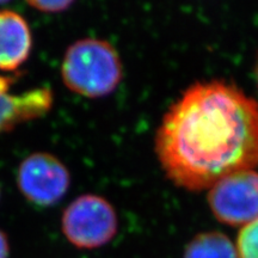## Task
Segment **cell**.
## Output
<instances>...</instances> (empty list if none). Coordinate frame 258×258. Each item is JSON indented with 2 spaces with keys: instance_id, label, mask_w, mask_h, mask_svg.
<instances>
[{
  "instance_id": "8fae6325",
  "label": "cell",
  "mask_w": 258,
  "mask_h": 258,
  "mask_svg": "<svg viewBox=\"0 0 258 258\" xmlns=\"http://www.w3.org/2000/svg\"><path fill=\"white\" fill-rule=\"evenodd\" d=\"M0 258H9L8 238L2 231H0Z\"/></svg>"
},
{
  "instance_id": "52a82bcc",
  "label": "cell",
  "mask_w": 258,
  "mask_h": 258,
  "mask_svg": "<svg viewBox=\"0 0 258 258\" xmlns=\"http://www.w3.org/2000/svg\"><path fill=\"white\" fill-rule=\"evenodd\" d=\"M31 44L25 19L14 11H0V70H17L28 59Z\"/></svg>"
},
{
  "instance_id": "ba28073f",
  "label": "cell",
  "mask_w": 258,
  "mask_h": 258,
  "mask_svg": "<svg viewBox=\"0 0 258 258\" xmlns=\"http://www.w3.org/2000/svg\"><path fill=\"white\" fill-rule=\"evenodd\" d=\"M183 258H238L235 245L221 232H203L185 246Z\"/></svg>"
},
{
  "instance_id": "5b68a950",
  "label": "cell",
  "mask_w": 258,
  "mask_h": 258,
  "mask_svg": "<svg viewBox=\"0 0 258 258\" xmlns=\"http://www.w3.org/2000/svg\"><path fill=\"white\" fill-rule=\"evenodd\" d=\"M18 186L30 202L49 207L59 202L69 190L70 173L51 154L35 153L19 166Z\"/></svg>"
},
{
  "instance_id": "277c9868",
  "label": "cell",
  "mask_w": 258,
  "mask_h": 258,
  "mask_svg": "<svg viewBox=\"0 0 258 258\" xmlns=\"http://www.w3.org/2000/svg\"><path fill=\"white\" fill-rule=\"evenodd\" d=\"M208 203L222 224L244 226L258 219V172L244 170L218 180L208 191Z\"/></svg>"
},
{
  "instance_id": "30bf717a",
  "label": "cell",
  "mask_w": 258,
  "mask_h": 258,
  "mask_svg": "<svg viewBox=\"0 0 258 258\" xmlns=\"http://www.w3.org/2000/svg\"><path fill=\"white\" fill-rule=\"evenodd\" d=\"M29 5L43 12H60L72 5V2H30Z\"/></svg>"
},
{
  "instance_id": "8992f818",
  "label": "cell",
  "mask_w": 258,
  "mask_h": 258,
  "mask_svg": "<svg viewBox=\"0 0 258 258\" xmlns=\"http://www.w3.org/2000/svg\"><path fill=\"white\" fill-rule=\"evenodd\" d=\"M10 85L11 80L0 77V133L22 122L44 115L49 110L53 101L51 92L48 89L11 95L8 92Z\"/></svg>"
},
{
  "instance_id": "7a4b0ae2",
  "label": "cell",
  "mask_w": 258,
  "mask_h": 258,
  "mask_svg": "<svg viewBox=\"0 0 258 258\" xmlns=\"http://www.w3.org/2000/svg\"><path fill=\"white\" fill-rule=\"evenodd\" d=\"M64 85L90 98L110 95L122 79V63L109 42L83 38L66 51L62 62Z\"/></svg>"
},
{
  "instance_id": "3957f363",
  "label": "cell",
  "mask_w": 258,
  "mask_h": 258,
  "mask_svg": "<svg viewBox=\"0 0 258 258\" xmlns=\"http://www.w3.org/2000/svg\"><path fill=\"white\" fill-rule=\"evenodd\" d=\"M63 234L79 249H97L111 241L117 232V217L112 206L97 195H83L62 215Z\"/></svg>"
},
{
  "instance_id": "7c38bea8",
  "label": "cell",
  "mask_w": 258,
  "mask_h": 258,
  "mask_svg": "<svg viewBox=\"0 0 258 258\" xmlns=\"http://www.w3.org/2000/svg\"><path fill=\"white\" fill-rule=\"evenodd\" d=\"M254 74H256V79H257V85H258V59H257L256 66H254Z\"/></svg>"
},
{
  "instance_id": "9c48e42d",
  "label": "cell",
  "mask_w": 258,
  "mask_h": 258,
  "mask_svg": "<svg viewBox=\"0 0 258 258\" xmlns=\"http://www.w3.org/2000/svg\"><path fill=\"white\" fill-rule=\"evenodd\" d=\"M235 249L238 258H258V219L241 227Z\"/></svg>"
},
{
  "instance_id": "6da1fadb",
  "label": "cell",
  "mask_w": 258,
  "mask_h": 258,
  "mask_svg": "<svg viewBox=\"0 0 258 258\" xmlns=\"http://www.w3.org/2000/svg\"><path fill=\"white\" fill-rule=\"evenodd\" d=\"M154 148L167 178L200 191L258 164V103L233 84H194L164 115Z\"/></svg>"
}]
</instances>
